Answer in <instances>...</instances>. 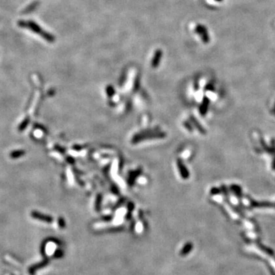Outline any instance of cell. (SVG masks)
<instances>
[{
    "label": "cell",
    "mask_w": 275,
    "mask_h": 275,
    "mask_svg": "<svg viewBox=\"0 0 275 275\" xmlns=\"http://www.w3.org/2000/svg\"><path fill=\"white\" fill-rule=\"evenodd\" d=\"M18 26L21 27H24V28H27V29H30L31 31H32L33 32L35 33L38 34L40 35L42 38H44L45 40L48 41H54V38H53L52 35H51L50 34L47 33L45 32L44 31L42 30L41 27L36 24L35 22H32V21H23V20H21L18 22Z\"/></svg>",
    "instance_id": "cell-1"
},
{
    "label": "cell",
    "mask_w": 275,
    "mask_h": 275,
    "mask_svg": "<svg viewBox=\"0 0 275 275\" xmlns=\"http://www.w3.org/2000/svg\"><path fill=\"white\" fill-rule=\"evenodd\" d=\"M32 216L34 219H36L40 220V221L45 222H52V218L51 216L43 215L41 213H38V212H32Z\"/></svg>",
    "instance_id": "cell-2"
},
{
    "label": "cell",
    "mask_w": 275,
    "mask_h": 275,
    "mask_svg": "<svg viewBox=\"0 0 275 275\" xmlns=\"http://www.w3.org/2000/svg\"><path fill=\"white\" fill-rule=\"evenodd\" d=\"M38 6V2H37V1L34 2L32 3V4L28 5V6H27V7L25 8V9H24L23 12H22V13H23V14L31 13V12H32V11H34L35 9H36L37 6Z\"/></svg>",
    "instance_id": "cell-3"
},
{
    "label": "cell",
    "mask_w": 275,
    "mask_h": 275,
    "mask_svg": "<svg viewBox=\"0 0 275 275\" xmlns=\"http://www.w3.org/2000/svg\"><path fill=\"white\" fill-rule=\"evenodd\" d=\"M25 154V152L22 150H17V151H14L12 152H11L10 154V157L13 159H16L18 158H20V157L23 156L24 154Z\"/></svg>",
    "instance_id": "cell-4"
},
{
    "label": "cell",
    "mask_w": 275,
    "mask_h": 275,
    "mask_svg": "<svg viewBox=\"0 0 275 275\" xmlns=\"http://www.w3.org/2000/svg\"><path fill=\"white\" fill-rule=\"evenodd\" d=\"M27 124H28V119H25V120H24L23 122H22V123L20 125V126H19V130L20 131V132L23 131L24 129L26 128Z\"/></svg>",
    "instance_id": "cell-5"
}]
</instances>
